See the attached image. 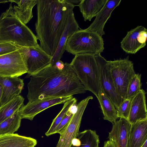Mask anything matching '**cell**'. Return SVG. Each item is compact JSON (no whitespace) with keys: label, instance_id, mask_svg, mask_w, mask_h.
Returning a JSON list of instances; mask_svg holds the SVG:
<instances>
[{"label":"cell","instance_id":"obj_5","mask_svg":"<svg viewBox=\"0 0 147 147\" xmlns=\"http://www.w3.org/2000/svg\"><path fill=\"white\" fill-rule=\"evenodd\" d=\"M104 50L102 37L94 32L80 29L74 32L66 42L65 51L73 55L98 54Z\"/></svg>","mask_w":147,"mask_h":147},{"label":"cell","instance_id":"obj_26","mask_svg":"<svg viewBox=\"0 0 147 147\" xmlns=\"http://www.w3.org/2000/svg\"><path fill=\"white\" fill-rule=\"evenodd\" d=\"M77 101L76 99L73 97L64 103L61 111L53 120L49 129L45 133L46 136H48L54 134L56 128L63 119L69 108L72 106L76 104Z\"/></svg>","mask_w":147,"mask_h":147},{"label":"cell","instance_id":"obj_2","mask_svg":"<svg viewBox=\"0 0 147 147\" xmlns=\"http://www.w3.org/2000/svg\"><path fill=\"white\" fill-rule=\"evenodd\" d=\"M36 5V36L42 49L52 57L67 25L69 13L76 5L66 0H39Z\"/></svg>","mask_w":147,"mask_h":147},{"label":"cell","instance_id":"obj_3","mask_svg":"<svg viewBox=\"0 0 147 147\" xmlns=\"http://www.w3.org/2000/svg\"><path fill=\"white\" fill-rule=\"evenodd\" d=\"M12 3L0 15V43H10L20 47L36 46V36L16 16Z\"/></svg>","mask_w":147,"mask_h":147},{"label":"cell","instance_id":"obj_27","mask_svg":"<svg viewBox=\"0 0 147 147\" xmlns=\"http://www.w3.org/2000/svg\"><path fill=\"white\" fill-rule=\"evenodd\" d=\"M141 77L139 74H136L132 77L127 88L126 99L132 98L141 89Z\"/></svg>","mask_w":147,"mask_h":147},{"label":"cell","instance_id":"obj_14","mask_svg":"<svg viewBox=\"0 0 147 147\" xmlns=\"http://www.w3.org/2000/svg\"><path fill=\"white\" fill-rule=\"evenodd\" d=\"M131 125L127 120L123 118L113 123L108 138L115 147H127Z\"/></svg>","mask_w":147,"mask_h":147},{"label":"cell","instance_id":"obj_16","mask_svg":"<svg viewBox=\"0 0 147 147\" xmlns=\"http://www.w3.org/2000/svg\"><path fill=\"white\" fill-rule=\"evenodd\" d=\"M147 120L145 91L141 89L132 98L128 120L131 124Z\"/></svg>","mask_w":147,"mask_h":147},{"label":"cell","instance_id":"obj_23","mask_svg":"<svg viewBox=\"0 0 147 147\" xmlns=\"http://www.w3.org/2000/svg\"><path fill=\"white\" fill-rule=\"evenodd\" d=\"M104 116L103 119L112 124L118 118L115 106L104 92L101 89L97 98Z\"/></svg>","mask_w":147,"mask_h":147},{"label":"cell","instance_id":"obj_12","mask_svg":"<svg viewBox=\"0 0 147 147\" xmlns=\"http://www.w3.org/2000/svg\"><path fill=\"white\" fill-rule=\"evenodd\" d=\"M147 29L138 26L128 32L121 42V47L126 53L135 54L146 45Z\"/></svg>","mask_w":147,"mask_h":147},{"label":"cell","instance_id":"obj_30","mask_svg":"<svg viewBox=\"0 0 147 147\" xmlns=\"http://www.w3.org/2000/svg\"><path fill=\"white\" fill-rule=\"evenodd\" d=\"M73 114L69 110L63 119L56 128L54 134L58 133L65 127L71 118Z\"/></svg>","mask_w":147,"mask_h":147},{"label":"cell","instance_id":"obj_32","mask_svg":"<svg viewBox=\"0 0 147 147\" xmlns=\"http://www.w3.org/2000/svg\"><path fill=\"white\" fill-rule=\"evenodd\" d=\"M66 1L71 4H74L79 3L80 0H66Z\"/></svg>","mask_w":147,"mask_h":147},{"label":"cell","instance_id":"obj_11","mask_svg":"<svg viewBox=\"0 0 147 147\" xmlns=\"http://www.w3.org/2000/svg\"><path fill=\"white\" fill-rule=\"evenodd\" d=\"M73 96L55 97L47 98L41 100L28 102L22 106L18 110L19 115L22 119L32 120L38 114L55 105L64 103Z\"/></svg>","mask_w":147,"mask_h":147},{"label":"cell","instance_id":"obj_28","mask_svg":"<svg viewBox=\"0 0 147 147\" xmlns=\"http://www.w3.org/2000/svg\"><path fill=\"white\" fill-rule=\"evenodd\" d=\"M131 99H125L117 109L118 118H123L128 120Z\"/></svg>","mask_w":147,"mask_h":147},{"label":"cell","instance_id":"obj_25","mask_svg":"<svg viewBox=\"0 0 147 147\" xmlns=\"http://www.w3.org/2000/svg\"><path fill=\"white\" fill-rule=\"evenodd\" d=\"M18 110L0 123V136L13 134L18 130L22 119L19 115Z\"/></svg>","mask_w":147,"mask_h":147},{"label":"cell","instance_id":"obj_9","mask_svg":"<svg viewBox=\"0 0 147 147\" xmlns=\"http://www.w3.org/2000/svg\"><path fill=\"white\" fill-rule=\"evenodd\" d=\"M19 49L0 56V76L18 77L27 73L25 62Z\"/></svg>","mask_w":147,"mask_h":147},{"label":"cell","instance_id":"obj_31","mask_svg":"<svg viewBox=\"0 0 147 147\" xmlns=\"http://www.w3.org/2000/svg\"><path fill=\"white\" fill-rule=\"evenodd\" d=\"M103 147H115V146L113 142L109 140L104 142Z\"/></svg>","mask_w":147,"mask_h":147},{"label":"cell","instance_id":"obj_20","mask_svg":"<svg viewBox=\"0 0 147 147\" xmlns=\"http://www.w3.org/2000/svg\"><path fill=\"white\" fill-rule=\"evenodd\" d=\"M36 139L17 134L0 136V147H35Z\"/></svg>","mask_w":147,"mask_h":147},{"label":"cell","instance_id":"obj_6","mask_svg":"<svg viewBox=\"0 0 147 147\" xmlns=\"http://www.w3.org/2000/svg\"><path fill=\"white\" fill-rule=\"evenodd\" d=\"M107 65L117 93L125 99L129 83L136 74L133 63L128 56L123 59L107 61Z\"/></svg>","mask_w":147,"mask_h":147},{"label":"cell","instance_id":"obj_29","mask_svg":"<svg viewBox=\"0 0 147 147\" xmlns=\"http://www.w3.org/2000/svg\"><path fill=\"white\" fill-rule=\"evenodd\" d=\"M20 47L8 43H0V56L18 49Z\"/></svg>","mask_w":147,"mask_h":147},{"label":"cell","instance_id":"obj_22","mask_svg":"<svg viewBox=\"0 0 147 147\" xmlns=\"http://www.w3.org/2000/svg\"><path fill=\"white\" fill-rule=\"evenodd\" d=\"M107 0H81L78 5L85 21L96 17Z\"/></svg>","mask_w":147,"mask_h":147},{"label":"cell","instance_id":"obj_1","mask_svg":"<svg viewBox=\"0 0 147 147\" xmlns=\"http://www.w3.org/2000/svg\"><path fill=\"white\" fill-rule=\"evenodd\" d=\"M27 86L29 102L73 96L86 91L70 63L67 62L62 69L51 65L31 76Z\"/></svg>","mask_w":147,"mask_h":147},{"label":"cell","instance_id":"obj_15","mask_svg":"<svg viewBox=\"0 0 147 147\" xmlns=\"http://www.w3.org/2000/svg\"><path fill=\"white\" fill-rule=\"evenodd\" d=\"M0 84L2 88L1 106L20 95L24 85L23 80L17 77L0 76Z\"/></svg>","mask_w":147,"mask_h":147},{"label":"cell","instance_id":"obj_24","mask_svg":"<svg viewBox=\"0 0 147 147\" xmlns=\"http://www.w3.org/2000/svg\"><path fill=\"white\" fill-rule=\"evenodd\" d=\"M24 98L18 96L0 107V123L11 117L24 105Z\"/></svg>","mask_w":147,"mask_h":147},{"label":"cell","instance_id":"obj_17","mask_svg":"<svg viewBox=\"0 0 147 147\" xmlns=\"http://www.w3.org/2000/svg\"><path fill=\"white\" fill-rule=\"evenodd\" d=\"M80 29L75 18L73 10H72L69 13L67 25L60 39L56 51L52 57L51 65H54L56 62L60 60L65 51L67 40L74 32Z\"/></svg>","mask_w":147,"mask_h":147},{"label":"cell","instance_id":"obj_19","mask_svg":"<svg viewBox=\"0 0 147 147\" xmlns=\"http://www.w3.org/2000/svg\"><path fill=\"white\" fill-rule=\"evenodd\" d=\"M38 0H9V2L16 3L13 7L15 15L23 24L26 25L33 17L32 10L36 5Z\"/></svg>","mask_w":147,"mask_h":147},{"label":"cell","instance_id":"obj_18","mask_svg":"<svg viewBox=\"0 0 147 147\" xmlns=\"http://www.w3.org/2000/svg\"><path fill=\"white\" fill-rule=\"evenodd\" d=\"M147 140V120L131 124L127 147H141Z\"/></svg>","mask_w":147,"mask_h":147},{"label":"cell","instance_id":"obj_10","mask_svg":"<svg viewBox=\"0 0 147 147\" xmlns=\"http://www.w3.org/2000/svg\"><path fill=\"white\" fill-rule=\"evenodd\" d=\"M107 61L101 55H100L98 62L101 89L104 92L117 109L125 99L117 93L107 65Z\"/></svg>","mask_w":147,"mask_h":147},{"label":"cell","instance_id":"obj_8","mask_svg":"<svg viewBox=\"0 0 147 147\" xmlns=\"http://www.w3.org/2000/svg\"><path fill=\"white\" fill-rule=\"evenodd\" d=\"M93 99L89 96L77 104V109L65 127L58 133L60 138L56 147H70L71 142L79 132L82 119L89 101Z\"/></svg>","mask_w":147,"mask_h":147},{"label":"cell","instance_id":"obj_35","mask_svg":"<svg viewBox=\"0 0 147 147\" xmlns=\"http://www.w3.org/2000/svg\"><path fill=\"white\" fill-rule=\"evenodd\" d=\"M141 147H147V140H146Z\"/></svg>","mask_w":147,"mask_h":147},{"label":"cell","instance_id":"obj_7","mask_svg":"<svg viewBox=\"0 0 147 147\" xmlns=\"http://www.w3.org/2000/svg\"><path fill=\"white\" fill-rule=\"evenodd\" d=\"M19 50L24 59L29 76L51 65L52 57L38 44L33 47H20Z\"/></svg>","mask_w":147,"mask_h":147},{"label":"cell","instance_id":"obj_36","mask_svg":"<svg viewBox=\"0 0 147 147\" xmlns=\"http://www.w3.org/2000/svg\"></svg>","mask_w":147,"mask_h":147},{"label":"cell","instance_id":"obj_34","mask_svg":"<svg viewBox=\"0 0 147 147\" xmlns=\"http://www.w3.org/2000/svg\"><path fill=\"white\" fill-rule=\"evenodd\" d=\"M9 1V0H0V3L8 2Z\"/></svg>","mask_w":147,"mask_h":147},{"label":"cell","instance_id":"obj_13","mask_svg":"<svg viewBox=\"0 0 147 147\" xmlns=\"http://www.w3.org/2000/svg\"><path fill=\"white\" fill-rule=\"evenodd\" d=\"M121 0H107L92 23L85 30L95 32L102 36L105 34V26L112 12L120 4Z\"/></svg>","mask_w":147,"mask_h":147},{"label":"cell","instance_id":"obj_33","mask_svg":"<svg viewBox=\"0 0 147 147\" xmlns=\"http://www.w3.org/2000/svg\"><path fill=\"white\" fill-rule=\"evenodd\" d=\"M2 91V87L1 85L0 84V107L1 106V99Z\"/></svg>","mask_w":147,"mask_h":147},{"label":"cell","instance_id":"obj_4","mask_svg":"<svg viewBox=\"0 0 147 147\" xmlns=\"http://www.w3.org/2000/svg\"><path fill=\"white\" fill-rule=\"evenodd\" d=\"M100 53H81L75 55L70 63L86 90L97 98L101 90L98 65Z\"/></svg>","mask_w":147,"mask_h":147},{"label":"cell","instance_id":"obj_21","mask_svg":"<svg viewBox=\"0 0 147 147\" xmlns=\"http://www.w3.org/2000/svg\"><path fill=\"white\" fill-rule=\"evenodd\" d=\"M99 143L96 131L88 129L79 131L72 140L70 147H99Z\"/></svg>","mask_w":147,"mask_h":147}]
</instances>
